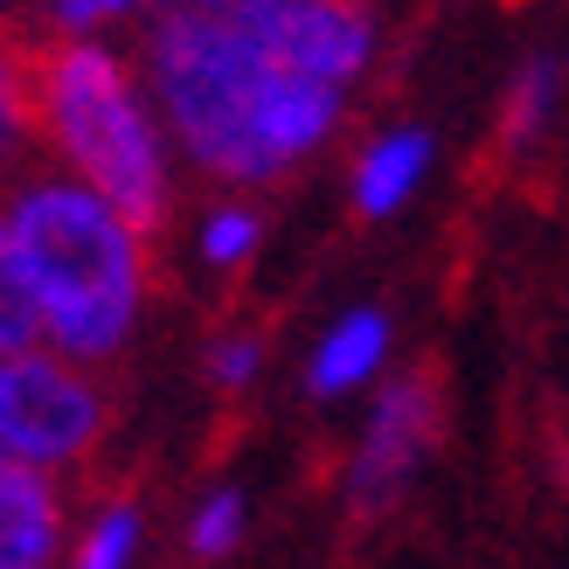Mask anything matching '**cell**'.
<instances>
[{"instance_id": "1", "label": "cell", "mask_w": 569, "mask_h": 569, "mask_svg": "<svg viewBox=\"0 0 569 569\" xmlns=\"http://www.w3.org/2000/svg\"><path fill=\"white\" fill-rule=\"evenodd\" d=\"M139 77L153 91L167 139L222 188L278 181L284 167L320 153L348 111V91L278 70L209 0H188L147 28Z\"/></svg>"}, {"instance_id": "2", "label": "cell", "mask_w": 569, "mask_h": 569, "mask_svg": "<svg viewBox=\"0 0 569 569\" xmlns=\"http://www.w3.org/2000/svg\"><path fill=\"white\" fill-rule=\"evenodd\" d=\"M0 230L14 243V264L42 312V348L77 368L111 361L147 312V230L91 194L83 181L36 167L0 188Z\"/></svg>"}, {"instance_id": "3", "label": "cell", "mask_w": 569, "mask_h": 569, "mask_svg": "<svg viewBox=\"0 0 569 569\" xmlns=\"http://www.w3.org/2000/svg\"><path fill=\"white\" fill-rule=\"evenodd\" d=\"M36 132L56 174L104 194L132 230L174 216V139L147 77L98 36H36Z\"/></svg>"}, {"instance_id": "4", "label": "cell", "mask_w": 569, "mask_h": 569, "mask_svg": "<svg viewBox=\"0 0 569 569\" xmlns=\"http://www.w3.org/2000/svg\"><path fill=\"white\" fill-rule=\"evenodd\" d=\"M111 431V396L91 368H77L49 348L0 355V466L70 472Z\"/></svg>"}, {"instance_id": "5", "label": "cell", "mask_w": 569, "mask_h": 569, "mask_svg": "<svg viewBox=\"0 0 569 569\" xmlns=\"http://www.w3.org/2000/svg\"><path fill=\"white\" fill-rule=\"evenodd\" d=\"M222 8L278 70H299L312 83H348L376 63V14L368 0H209Z\"/></svg>"}, {"instance_id": "6", "label": "cell", "mask_w": 569, "mask_h": 569, "mask_svg": "<svg viewBox=\"0 0 569 569\" xmlns=\"http://www.w3.org/2000/svg\"><path fill=\"white\" fill-rule=\"evenodd\" d=\"M438 431H445V396H438L431 368H403L396 382H382V396L368 403V423L355 438V459H348L355 515H382L438 451Z\"/></svg>"}, {"instance_id": "7", "label": "cell", "mask_w": 569, "mask_h": 569, "mask_svg": "<svg viewBox=\"0 0 569 569\" xmlns=\"http://www.w3.org/2000/svg\"><path fill=\"white\" fill-rule=\"evenodd\" d=\"M77 542L63 493L49 472L0 466V569H70L63 549Z\"/></svg>"}, {"instance_id": "8", "label": "cell", "mask_w": 569, "mask_h": 569, "mask_svg": "<svg viewBox=\"0 0 569 569\" xmlns=\"http://www.w3.org/2000/svg\"><path fill=\"white\" fill-rule=\"evenodd\" d=\"M389 355V320L376 306H355V312H340V320L312 340V355H306V389L320 396V403H333V396H355L361 382H376V368Z\"/></svg>"}, {"instance_id": "9", "label": "cell", "mask_w": 569, "mask_h": 569, "mask_svg": "<svg viewBox=\"0 0 569 569\" xmlns=\"http://www.w3.org/2000/svg\"><path fill=\"white\" fill-rule=\"evenodd\" d=\"M36 36L42 28H0V188L36 174Z\"/></svg>"}, {"instance_id": "10", "label": "cell", "mask_w": 569, "mask_h": 569, "mask_svg": "<svg viewBox=\"0 0 569 569\" xmlns=\"http://www.w3.org/2000/svg\"><path fill=\"white\" fill-rule=\"evenodd\" d=\"M431 174V132H382L355 153V216L361 222H382L410 202Z\"/></svg>"}, {"instance_id": "11", "label": "cell", "mask_w": 569, "mask_h": 569, "mask_svg": "<svg viewBox=\"0 0 569 569\" xmlns=\"http://www.w3.org/2000/svg\"><path fill=\"white\" fill-rule=\"evenodd\" d=\"M556 104H562V70L549 56H528L515 70V83H507V98H500V153H528L549 132Z\"/></svg>"}, {"instance_id": "12", "label": "cell", "mask_w": 569, "mask_h": 569, "mask_svg": "<svg viewBox=\"0 0 569 569\" xmlns=\"http://www.w3.org/2000/svg\"><path fill=\"white\" fill-rule=\"evenodd\" d=\"M264 250V209L243 202V194H222V202L202 216V230H194V258H202L209 271H243L250 258Z\"/></svg>"}, {"instance_id": "13", "label": "cell", "mask_w": 569, "mask_h": 569, "mask_svg": "<svg viewBox=\"0 0 569 569\" xmlns=\"http://www.w3.org/2000/svg\"><path fill=\"white\" fill-rule=\"evenodd\" d=\"M139 556V500H104L70 542V569H132Z\"/></svg>"}, {"instance_id": "14", "label": "cell", "mask_w": 569, "mask_h": 569, "mask_svg": "<svg viewBox=\"0 0 569 569\" xmlns=\"http://www.w3.org/2000/svg\"><path fill=\"white\" fill-rule=\"evenodd\" d=\"M42 348V312H36V292L14 264V243L0 230V355H28Z\"/></svg>"}, {"instance_id": "15", "label": "cell", "mask_w": 569, "mask_h": 569, "mask_svg": "<svg viewBox=\"0 0 569 569\" xmlns=\"http://www.w3.org/2000/svg\"><path fill=\"white\" fill-rule=\"evenodd\" d=\"M243 528H250L243 493H237V487H216L202 507H194V521H188V549L202 556V562H216V556H230V549L243 542Z\"/></svg>"}, {"instance_id": "16", "label": "cell", "mask_w": 569, "mask_h": 569, "mask_svg": "<svg viewBox=\"0 0 569 569\" xmlns=\"http://www.w3.org/2000/svg\"><path fill=\"white\" fill-rule=\"evenodd\" d=\"M258 368H264V333H258V327H222V333L209 340V382H216L222 396L250 389V382H258Z\"/></svg>"}, {"instance_id": "17", "label": "cell", "mask_w": 569, "mask_h": 569, "mask_svg": "<svg viewBox=\"0 0 569 569\" xmlns=\"http://www.w3.org/2000/svg\"><path fill=\"white\" fill-rule=\"evenodd\" d=\"M132 14H147V0H42V36H98Z\"/></svg>"}, {"instance_id": "18", "label": "cell", "mask_w": 569, "mask_h": 569, "mask_svg": "<svg viewBox=\"0 0 569 569\" xmlns=\"http://www.w3.org/2000/svg\"><path fill=\"white\" fill-rule=\"evenodd\" d=\"M28 8H42V0H0V28H14Z\"/></svg>"}]
</instances>
